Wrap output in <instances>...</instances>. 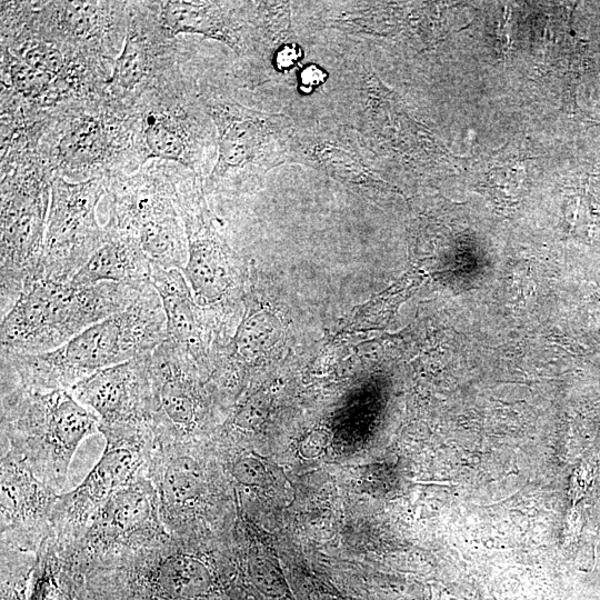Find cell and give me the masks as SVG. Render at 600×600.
I'll return each mask as SVG.
<instances>
[{
  "instance_id": "cell-1",
  "label": "cell",
  "mask_w": 600,
  "mask_h": 600,
  "mask_svg": "<svg viewBox=\"0 0 600 600\" xmlns=\"http://www.w3.org/2000/svg\"><path fill=\"white\" fill-rule=\"evenodd\" d=\"M166 339V316L153 286L127 309L39 353L1 351V381L32 391L70 390L92 373L151 353Z\"/></svg>"
},
{
  "instance_id": "cell-2",
  "label": "cell",
  "mask_w": 600,
  "mask_h": 600,
  "mask_svg": "<svg viewBox=\"0 0 600 600\" xmlns=\"http://www.w3.org/2000/svg\"><path fill=\"white\" fill-rule=\"evenodd\" d=\"M40 153L53 176L73 182L110 180L144 166L130 108L106 89L50 111Z\"/></svg>"
},
{
  "instance_id": "cell-3",
  "label": "cell",
  "mask_w": 600,
  "mask_h": 600,
  "mask_svg": "<svg viewBox=\"0 0 600 600\" xmlns=\"http://www.w3.org/2000/svg\"><path fill=\"white\" fill-rule=\"evenodd\" d=\"M99 424L70 390L32 391L1 382V451L22 459L57 492L79 444L99 432Z\"/></svg>"
},
{
  "instance_id": "cell-4",
  "label": "cell",
  "mask_w": 600,
  "mask_h": 600,
  "mask_svg": "<svg viewBox=\"0 0 600 600\" xmlns=\"http://www.w3.org/2000/svg\"><path fill=\"white\" fill-rule=\"evenodd\" d=\"M151 286L100 282L76 287L39 279L2 318L1 351L39 353L59 348L87 328L127 309Z\"/></svg>"
},
{
  "instance_id": "cell-5",
  "label": "cell",
  "mask_w": 600,
  "mask_h": 600,
  "mask_svg": "<svg viewBox=\"0 0 600 600\" xmlns=\"http://www.w3.org/2000/svg\"><path fill=\"white\" fill-rule=\"evenodd\" d=\"M217 132V160L203 180L206 192H239L259 187L272 169L290 163L294 122L229 97L199 90Z\"/></svg>"
},
{
  "instance_id": "cell-6",
  "label": "cell",
  "mask_w": 600,
  "mask_h": 600,
  "mask_svg": "<svg viewBox=\"0 0 600 600\" xmlns=\"http://www.w3.org/2000/svg\"><path fill=\"white\" fill-rule=\"evenodd\" d=\"M51 173L34 156L1 164V317L40 278Z\"/></svg>"
},
{
  "instance_id": "cell-7",
  "label": "cell",
  "mask_w": 600,
  "mask_h": 600,
  "mask_svg": "<svg viewBox=\"0 0 600 600\" xmlns=\"http://www.w3.org/2000/svg\"><path fill=\"white\" fill-rule=\"evenodd\" d=\"M144 164H178L204 180L217 148L214 124L199 90L180 69L143 93L130 107Z\"/></svg>"
},
{
  "instance_id": "cell-8",
  "label": "cell",
  "mask_w": 600,
  "mask_h": 600,
  "mask_svg": "<svg viewBox=\"0 0 600 600\" xmlns=\"http://www.w3.org/2000/svg\"><path fill=\"white\" fill-rule=\"evenodd\" d=\"M174 163L151 160L138 171L112 178L107 228L133 238L152 266L182 270L188 240L176 206Z\"/></svg>"
},
{
  "instance_id": "cell-9",
  "label": "cell",
  "mask_w": 600,
  "mask_h": 600,
  "mask_svg": "<svg viewBox=\"0 0 600 600\" xmlns=\"http://www.w3.org/2000/svg\"><path fill=\"white\" fill-rule=\"evenodd\" d=\"M104 450L83 481L59 493L51 513L49 537L70 553L103 503L119 489L148 472L157 447L150 426H100Z\"/></svg>"
},
{
  "instance_id": "cell-10",
  "label": "cell",
  "mask_w": 600,
  "mask_h": 600,
  "mask_svg": "<svg viewBox=\"0 0 600 600\" xmlns=\"http://www.w3.org/2000/svg\"><path fill=\"white\" fill-rule=\"evenodd\" d=\"M0 13L1 28L114 62L126 38L129 1H1Z\"/></svg>"
},
{
  "instance_id": "cell-11",
  "label": "cell",
  "mask_w": 600,
  "mask_h": 600,
  "mask_svg": "<svg viewBox=\"0 0 600 600\" xmlns=\"http://www.w3.org/2000/svg\"><path fill=\"white\" fill-rule=\"evenodd\" d=\"M170 536L147 472L103 503L68 556L86 577L92 568L153 547Z\"/></svg>"
},
{
  "instance_id": "cell-12",
  "label": "cell",
  "mask_w": 600,
  "mask_h": 600,
  "mask_svg": "<svg viewBox=\"0 0 600 600\" xmlns=\"http://www.w3.org/2000/svg\"><path fill=\"white\" fill-rule=\"evenodd\" d=\"M108 182L106 178L73 182L52 177L39 279L69 282L102 244L106 230L96 211Z\"/></svg>"
},
{
  "instance_id": "cell-13",
  "label": "cell",
  "mask_w": 600,
  "mask_h": 600,
  "mask_svg": "<svg viewBox=\"0 0 600 600\" xmlns=\"http://www.w3.org/2000/svg\"><path fill=\"white\" fill-rule=\"evenodd\" d=\"M173 182L174 201L188 240V261L182 271L199 303L221 302L237 281V259L209 210L203 179L174 164Z\"/></svg>"
},
{
  "instance_id": "cell-14",
  "label": "cell",
  "mask_w": 600,
  "mask_h": 600,
  "mask_svg": "<svg viewBox=\"0 0 600 600\" xmlns=\"http://www.w3.org/2000/svg\"><path fill=\"white\" fill-rule=\"evenodd\" d=\"M151 429L156 444L193 442L204 419L199 369L180 348L164 339L149 354Z\"/></svg>"
},
{
  "instance_id": "cell-15",
  "label": "cell",
  "mask_w": 600,
  "mask_h": 600,
  "mask_svg": "<svg viewBox=\"0 0 600 600\" xmlns=\"http://www.w3.org/2000/svg\"><path fill=\"white\" fill-rule=\"evenodd\" d=\"M164 33L199 34L228 46L241 59L261 62L264 54L262 1H154Z\"/></svg>"
},
{
  "instance_id": "cell-16",
  "label": "cell",
  "mask_w": 600,
  "mask_h": 600,
  "mask_svg": "<svg viewBox=\"0 0 600 600\" xmlns=\"http://www.w3.org/2000/svg\"><path fill=\"white\" fill-rule=\"evenodd\" d=\"M176 39L160 26L154 1H129L126 38L106 91L130 108L143 93L180 69Z\"/></svg>"
},
{
  "instance_id": "cell-17",
  "label": "cell",
  "mask_w": 600,
  "mask_h": 600,
  "mask_svg": "<svg viewBox=\"0 0 600 600\" xmlns=\"http://www.w3.org/2000/svg\"><path fill=\"white\" fill-rule=\"evenodd\" d=\"M168 532L193 540L208 507L204 466L194 442L158 444L148 466Z\"/></svg>"
},
{
  "instance_id": "cell-18",
  "label": "cell",
  "mask_w": 600,
  "mask_h": 600,
  "mask_svg": "<svg viewBox=\"0 0 600 600\" xmlns=\"http://www.w3.org/2000/svg\"><path fill=\"white\" fill-rule=\"evenodd\" d=\"M58 494L22 459L1 451V548L36 554Z\"/></svg>"
},
{
  "instance_id": "cell-19",
  "label": "cell",
  "mask_w": 600,
  "mask_h": 600,
  "mask_svg": "<svg viewBox=\"0 0 600 600\" xmlns=\"http://www.w3.org/2000/svg\"><path fill=\"white\" fill-rule=\"evenodd\" d=\"M149 354L99 370L77 382L70 392L97 414L100 426H150Z\"/></svg>"
},
{
  "instance_id": "cell-20",
  "label": "cell",
  "mask_w": 600,
  "mask_h": 600,
  "mask_svg": "<svg viewBox=\"0 0 600 600\" xmlns=\"http://www.w3.org/2000/svg\"><path fill=\"white\" fill-rule=\"evenodd\" d=\"M373 160L364 139L354 129L317 124L310 129L297 128L290 163L311 167L363 192L386 186Z\"/></svg>"
},
{
  "instance_id": "cell-21",
  "label": "cell",
  "mask_w": 600,
  "mask_h": 600,
  "mask_svg": "<svg viewBox=\"0 0 600 600\" xmlns=\"http://www.w3.org/2000/svg\"><path fill=\"white\" fill-rule=\"evenodd\" d=\"M151 279L166 316V339L184 351L199 371L208 368V320L197 307L186 278L178 269L151 266Z\"/></svg>"
},
{
  "instance_id": "cell-22",
  "label": "cell",
  "mask_w": 600,
  "mask_h": 600,
  "mask_svg": "<svg viewBox=\"0 0 600 600\" xmlns=\"http://www.w3.org/2000/svg\"><path fill=\"white\" fill-rule=\"evenodd\" d=\"M106 239L69 281L76 287L116 282L144 288L152 284L151 263L131 237L106 226Z\"/></svg>"
},
{
  "instance_id": "cell-23",
  "label": "cell",
  "mask_w": 600,
  "mask_h": 600,
  "mask_svg": "<svg viewBox=\"0 0 600 600\" xmlns=\"http://www.w3.org/2000/svg\"><path fill=\"white\" fill-rule=\"evenodd\" d=\"M57 76L34 68L1 48V87L37 108Z\"/></svg>"
},
{
  "instance_id": "cell-24",
  "label": "cell",
  "mask_w": 600,
  "mask_h": 600,
  "mask_svg": "<svg viewBox=\"0 0 600 600\" xmlns=\"http://www.w3.org/2000/svg\"><path fill=\"white\" fill-rule=\"evenodd\" d=\"M597 473L593 463L584 461L573 471L569 483V497L572 504L576 506L591 488Z\"/></svg>"
},
{
  "instance_id": "cell-25",
  "label": "cell",
  "mask_w": 600,
  "mask_h": 600,
  "mask_svg": "<svg viewBox=\"0 0 600 600\" xmlns=\"http://www.w3.org/2000/svg\"><path fill=\"white\" fill-rule=\"evenodd\" d=\"M327 80L326 71L318 64H307L298 73L299 89L304 93H310Z\"/></svg>"
},
{
  "instance_id": "cell-26",
  "label": "cell",
  "mask_w": 600,
  "mask_h": 600,
  "mask_svg": "<svg viewBox=\"0 0 600 600\" xmlns=\"http://www.w3.org/2000/svg\"><path fill=\"white\" fill-rule=\"evenodd\" d=\"M582 527V517L581 511L573 506V508L570 509L568 512V516L566 518V524H564V542L570 543L574 541L581 530Z\"/></svg>"
}]
</instances>
